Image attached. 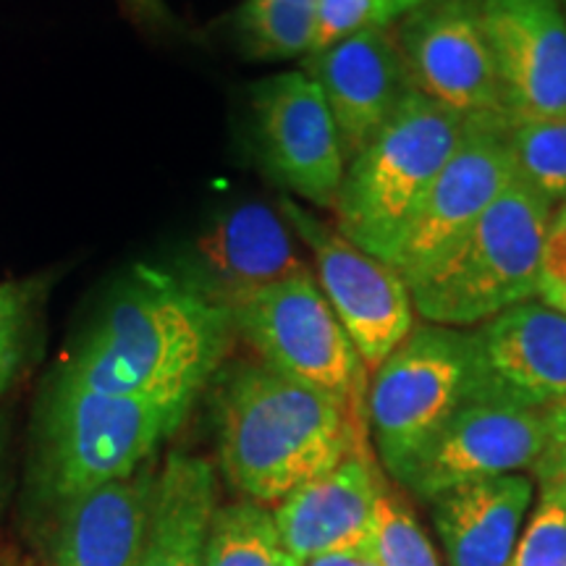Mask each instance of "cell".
<instances>
[{
	"label": "cell",
	"instance_id": "6da1fadb",
	"mask_svg": "<svg viewBox=\"0 0 566 566\" xmlns=\"http://www.w3.org/2000/svg\"><path fill=\"white\" fill-rule=\"evenodd\" d=\"M233 334L229 310L192 281L139 268L90 325L59 380L192 407L223 365Z\"/></svg>",
	"mask_w": 566,
	"mask_h": 566
},
{
	"label": "cell",
	"instance_id": "7a4b0ae2",
	"mask_svg": "<svg viewBox=\"0 0 566 566\" xmlns=\"http://www.w3.org/2000/svg\"><path fill=\"white\" fill-rule=\"evenodd\" d=\"M367 420L336 396L268 365H237L218 391V451L226 478L254 504H281L296 488L367 454Z\"/></svg>",
	"mask_w": 566,
	"mask_h": 566
},
{
	"label": "cell",
	"instance_id": "3957f363",
	"mask_svg": "<svg viewBox=\"0 0 566 566\" xmlns=\"http://www.w3.org/2000/svg\"><path fill=\"white\" fill-rule=\"evenodd\" d=\"M554 205L516 179L472 229L409 281L415 313L446 328L483 325L537 296V265Z\"/></svg>",
	"mask_w": 566,
	"mask_h": 566
},
{
	"label": "cell",
	"instance_id": "277c9868",
	"mask_svg": "<svg viewBox=\"0 0 566 566\" xmlns=\"http://www.w3.org/2000/svg\"><path fill=\"white\" fill-rule=\"evenodd\" d=\"M467 132V118L412 95L346 160L336 229L359 250L394 265L417 208Z\"/></svg>",
	"mask_w": 566,
	"mask_h": 566
},
{
	"label": "cell",
	"instance_id": "5b68a950",
	"mask_svg": "<svg viewBox=\"0 0 566 566\" xmlns=\"http://www.w3.org/2000/svg\"><path fill=\"white\" fill-rule=\"evenodd\" d=\"M189 405L90 391L55 380L42 424V478L66 501L132 478L179 430Z\"/></svg>",
	"mask_w": 566,
	"mask_h": 566
},
{
	"label": "cell",
	"instance_id": "8992f818",
	"mask_svg": "<svg viewBox=\"0 0 566 566\" xmlns=\"http://www.w3.org/2000/svg\"><path fill=\"white\" fill-rule=\"evenodd\" d=\"M485 370L475 331L415 325L367 386V424L388 475L401 478Z\"/></svg>",
	"mask_w": 566,
	"mask_h": 566
},
{
	"label": "cell",
	"instance_id": "52a82bcc",
	"mask_svg": "<svg viewBox=\"0 0 566 566\" xmlns=\"http://www.w3.org/2000/svg\"><path fill=\"white\" fill-rule=\"evenodd\" d=\"M233 331L263 365L344 401L367 420V367L317 286L313 271L292 275L231 310Z\"/></svg>",
	"mask_w": 566,
	"mask_h": 566
},
{
	"label": "cell",
	"instance_id": "ba28073f",
	"mask_svg": "<svg viewBox=\"0 0 566 566\" xmlns=\"http://www.w3.org/2000/svg\"><path fill=\"white\" fill-rule=\"evenodd\" d=\"M546 412L548 407L525 399L485 370L412 457L399 483L430 504L436 495L472 480L533 470L546 443Z\"/></svg>",
	"mask_w": 566,
	"mask_h": 566
},
{
	"label": "cell",
	"instance_id": "9c48e42d",
	"mask_svg": "<svg viewBox=\"0 0 566 566\" xmlns=\"http://www.w3.org/2000/svg\"><path fill=\"white\" fill-rule=\"evenodd\" d=\"M279 210L296 239L313 254V275L359 352L367 373H375L415 328V304L407 281L394 265L354 247L338 229L294 200Z\"/></svg>",
	"mask_w": 566,
	"mask_h": 566
},
{
	"label": "cell",
	"instance_id": "30bf717a",
	"mask_svg": "<svg viewBox=\"0 0 566 566\" xmlns=\"http://www.w3.org/2000/svg\"><path fill=\"white\" fill-rule=\"evenodd\" d=\"M396 38L417 95L467 122H506L504 97L475 0H424L405 13Z\"/></svg>",
	"mask_w": 566,
	"mask_h": 566
},
{
	"label": "cell",
	"instance_id": "8fae6325",
	"mask_svg": "<svg viewBox=\"0 0 566 566\" xmlns=\"http://www.w3.org/2000/svg\"><path fill=\"white\" fill-rule=\"evenodd\" d=\"M509 122L470 118L459 147L417 208L394 268L407 283L428 271L516 181Z\"/></svg>",
	"mask_w": 566,
	"mask_h": 566
},
{
	"label": "cell",
	"instance_id": "7c38bea8",
	"mask_svg": "<svg viewBox=\"0 0 566 566\" xmlns=\"http://www.w3.org/2000/svg\"><path fill=\"white\" fill-rule=\"evenodd\" d=\"M254 132L265 166L296 197L334 208L346 153L328 103L304 71L265 80L252 95Z\"/></svg>",
	"mask_w": 566,
	"mask_h": 566
},
{
	"label": "cell",
	"instance_id": "4fadbf2b",
	"mask_svg": "<svg viewBox=\"0 0 566 566\" xmlns=\"http://www.w3.org/2000/svg\"><path fill=\"white\" fill-rule=\"evenodd\" d=\"M509 126L566 113L562 0H475Z\"/></svg>",
	"mask_w": 566,
	"mask_h": 566
},
{
	"label": "cell",
	"instance_id": "5bb4252c",
	"mask_svg": "<svg viewBox=\"0 0 566 566\" xmlns=\"http://www.w3.org/2000/svg\"><path fill=\"white\" fill-rule=\"evenodd\" d=\"M307 76L321 87L346 160L384 129L412 95V80L391 27H370L307 55Z\"/></svg>",
	"mask_w": 566,
	"mask_h": 566
},
{
	"label": "cell",
	"instance_id": "9a60e30c",
	"mask_svg": "<svg viewBox=\"0 0 566 566\" xmlns=\"http://www.w3.org/2000/svg\"><path fill=\"white\" fill-rule=\"evenodd\" d=\"M296 242L283 212L263 202L239 205L218 218L197 244L192 283L231 313L275 283L313 271Z\"/></svg>",
	"mask_w": 566,
	"mask_h": 566
},
{
	"label": "cell",
	"instance_id": "2e32d148",
	"mask_svg": "<svg viewBox=\"0 0 566 566\" xmlns=\"http://www.w3.org/2000/svg\"><path fill=\"white\" fill-rule=\"evenodd\" d=\"M384 488L370 454H352L336 470L296 488L273 512L283 546L296 562L357 548L373 537L375 501Z\"/></svg>",
	"mask_w": 566,
	"mask_h": 566
},
{
	"label": "cell",
	"instance_id": "e0dca14e",
	"mask_svg": "<svg viewBox=\"0 0 566 566\" xmlns=\"http://www.w3.org/2000/svg\"><path fill=\"white\" fill-rule=\"evenodd\" d=\"M155 472L116 480L61 504L53 566H137L150 520Z\"/></svg>",
	"mask_w": 566,
	"mask_h": 566
},
{
	"label": "cell",
	"instance_id": "ac0fdd59",
	"mask_svg": "<svg viewBox=\"0 0 566 566\" xmlns=\"http://www.w3.org/2000/svg\"><path fill=\"white\" fill-rule=\"evenodd\" d=\"M520 472L457 485L430 501L449 566H509L533 501Z\"/></svg>",
	"mask_w": 566,
	"mask_h": 566
},
{
	"label": "cell",
	"instance_id": "d6986e66",
	"mask_svg": "<svg viewBox=\"0 0 566 566\" xmlns=\"http://www.w3.org/2000/svg\"><path fill=\"white\" fill-rule=\"evenodd\" d=\"M495 378L541 407L566 399V315L543 302H522L475 331Z\"/></svg>",
	"mask_w": 566,
	"mask_h": 566
},
{
	"label": "cell",
	"instance_id": "ffe728a7",
	"mask_svg": "<svg viewBox=\"0 0 566 566\" xmlns=\"http://www.w3.org/2000/svg\"><path fill=\"white\" fill-rule=\"evenodd\" d=\"M216 501V475L205 459L179 451L168 457L155 478L137 566H205Z\"/></svg>",
	"mask_w": 566,
	"mask_h": 566
},
{
	"label": "cell",
	"instance_id": "44dd1931",
	"mask_svg": "<svg viewBox=\"0 0 566 566\" xmlns=\"http://www.w3.org/2000/svg\"><path fill=\"white\" fill-rule=\"evenodd\" d=\"M205 566H302L283 546L273 514L242 501L216 509L205 548Z\"/></svg>",
	"mask_w": 566,
	"mask_h": 566
},
{
	"label": "cell",
	"instance_id": "7402d4cb",
	"mask_svg": "<svg viewBox=\"0 0 566 566\" xmlns=\"http://www.w3.org/2000/svg\"><path fill=\"white\" fill-rule=\"evenodd\" d=\"M237 30L252 59H302L315 51L317 0H247Z\"/></svg>",
	"mask_w": 566,
	"mask_h": 566
},
{
	"label": "cell",
	"instance_id": "603a6c76",
	"mask_svg": "<svg viewBox=\"0 0 566 566\" xmlns=\"http://www.w3.org/2000/svg\"><path fill=\"white\" fill-rule=\"evenodd\" d=\"M516 179L551 205L566 202V113L509 129Z\"/></svg>",
	"mask_w": 566,
	"mask_h": 566
},
{
	"label": "cell",
	"instance_id": "cb8c5ba5",
	"mask_svg": "<svg viewBox=\"0 0 566 566\" xmlns=\"http://www.w3.org/2000/svg\"><path fill=\"white\" fill-rule=\"evenodd\" d=\"M373 546L380 566H441L420 522L388 491H380L375 501Z\"/></svg>",
	"mask_w": 566,
	"mask_h": 566
},
{
	"label": "cell",
	"instance_id": "d4e9b609",
	"mask_svg": "<svg viewBox=\"0 0 566 566\" xmlns=\"http://www.w3.org/2000/svg\"><path fill=\"white\" fill-rule=\"evenodd\" d=\"M509 566H566V506L541 493Z\"/></svg>",
	"mask_w": 566,
	"mask_h": 566
},
{
	"label": "cell",
	"instance_id": "484cf974",
	"mask_svg": "<svg viewBox=\"0 0 566 566\" xmlns=\"http://www.w3.org/2000/svg\"><path fill=\"white\" fill-rule=\"evenodd\" d=\"M32 323V289L27 283H0V399L17 378Z\"/></svg>",
	"mask_w": 566,
	"mask_h": 566
},
{
	"label": "cell",
	"instance_id": "4316f807",
	"mask_svg": "<svg viewBox=\"0 0 566 566\" xmlns=\"http://www.w3.org/2000/svg\"><path fill=\"white\" fill-rule=\"evenodd\" d=\"M391 21L394 17L386 0H317V38L313 53L349 34L370 30V27H386Z\"/></svg>",
	"mask_w": 566,
	"mask_h": 566
},
{
	"label": "cell",
	"instance_id": "83f0119b",
	"mask_svg": "<svg viewBox=\"0 0 566 566\" xmlns=\"http://www.w3.org/2000/svg\"><path fill=\"white\" fill-rule=\"evenodd\" d=\"M537 300L566 315V202L551 216L537 265Z\"/></svg>",
	"mask_w": 566,
	"mask_h": 566
},
{
	"label": "cell",
	"instance_id": "f1b7e54d",
	"mask_svg": "<svg viewBox=\"0 0 566 566\" xmlns=\"http://www.w3.org/2000/svg\"><path fill=\"white\" fill-rule=\"evenodd\" d=\"M533 475L541 483V493L554 495L566 506V399L548 407L546 443L533 464Z\"/></svg>",
	"mask_w": 566,
	"mask_h": 566
},
{
	"label": "cell",
	"instance_id": "f546056e",
	"mask_svg": "<svg viewBox=\"0 0 566 566\" xmlns=\"http://www.w3.org/2000/svg\"><path fill=\"white\" fill-rule=\"evenodd\" d=\"M302 566H380V562H378V554H375L373 537H370V541L363 543V546L310 558V562H304Z\"/></svg>",
	"mask_w": 566,
	"mask_h": 566
},
{
	"label": "cell",
	"instance_id": "4dcf8cb0",
	"mask_svg": "<svg viewBox=\"0 0 566 566\" xmlns=\"http://www.w3.org/2000/svg\"><path fill=\"white\" fill-rule=\"evenodd\" d=\"M386 3H388V9H391V17L396 19V17H405L407 11L417 9V6L424 3V0H386Z\"/></svg>",
	"mask_w": 566,
	"mask_h": 566
},
{
	"label": "cell",
	"instance_id": "1f68e13d",
	"mask_svg": "<svg viewBox=\"0 0 566 566\" xmlns=\"http://www.w3.org/2000/svg\"><path fill=\"white\" fill-rule=\"evenodd\" d=\"M3 446H6V433H3V422H0V467H3Z\"/></svg>",
	"mask_w": 566,
	"mask_h": 566
},
{
	"label": "cell",
	"instance_id": "d6a6232c",
	"mask_svg": "<svg viewBox=\"0 0 566 566\" xmlns=\"http://www.w3.org/2000/svg\"><path fill=\"white\" fill-rule=\"evenodd\" d=\"M562 3H564V13H566V0H562Z\"/></svg>",
	"mask_w": 566,
	"mask_h": 566
}]
</instances>
